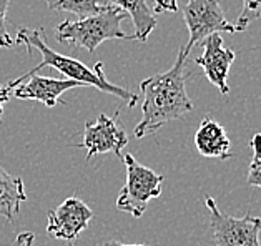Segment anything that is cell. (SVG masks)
Wrapping results in <instances>:
<instances>
[{
	"label": "cell",
	"instance_id": "1",
	"mask_svg": "<svg viewBox=\"0 0 261 246\" xmlns=\"http://www.w3.org/2000/svg\"><path fill=\"white\" fill-rule=\"evenodd\" d=\"M190 55L187 47H181L173 67L163 73L151 75L142 80V120L135 127V138L156 133L163 125L181 118L193 110V103L187 93V72L185 62Z\"/></svg>",
	"mask_w": 261,
	"mask_h": 246
},
{
	"label": "cell",
	"instance_id": "2",
	"mask_svg": "<svg viewBox=\"0 0 261 246\" xmlns=\"http://www.w3.org/2000/svg\"><path fill=\"white\" fill-rule=\"evenodd\" d=\"M15 43H20V45L27 48L29 55H32V50L37 48L42 55V62L39 65H35L32 70L25 72L22 77H18L14 81H9L7 87L12 88V90L20 84H23L25 78H29L32 75H35L39 70H42L43 67H54L55 70H59L62 75H65L68 80L77 81V84H80L82 87H87V85L97 87L101 92L110 93L113 97L125 100L130 108H133V106L138 103L137 93H133L130 90H126V88L118 87L107 80L105 72H103V64H101V62L95 64L93 70H92L90 67L82 64L80 60L72 59V57H67V55H62L59 52H55L54 48H50L47 45V37H45V30H43V27H39V29L20 27L17 30Z\"/></svg>",
	"mask_w": 261,
	"mask_h": 246
},
{
	"label": "cell",
	"instance_id": "3",
	"mask_svg": "<svg viewBox=\"0 0 261 246\" xmlns=\"http://www.w3.org/2000/svg\"><path fill=\"white\" fill-rule=\"evenodd\" d=\"M125 17L123 10L108 4L95 15L79 18L75 22L63 20L55 30V39L72 48H85L90 53L105 40H135V37L126 35L120 27Z\"/></svg>",
	"mask_w": 261,
	"mask_h": 246
},
{
	"label": "cell",
	"instance_id": "4",
	"mask_svg": "<svg viewBox=\"0 0 261 246\" xmlns=\"http://www.w3.org/2000/svg\"><path fill=\"white\" fill-rule=\"evenodd\" d=\"M122 160L126 167V183L117 198V208L133 218H140L148 208V201L162 195L165 176L143 167L130 153Z\"/></svg>",
	"mask_w": 261,
	"mask_h": 246
},
{
	"label": "cell",
	"instance_id": "5",
	"mask_svg": "<svg viewBox=\"0 0 261 246\" xmlns=\"http://www.w3.org/2000/svg\"><path fill=\"white\" fill-rule=\"evenodd\" d=\"M205 203L210 210V226L215 246H261V218L251 214L240 218L223 214L212 197H206Z\"/></svg>",
	"mask_w": 261,
	"mask_h": 246
},
{
	"label": "cell",
	"instance_id": "6",
	"mask_svg": "<svg viewBox=\"0 0 261 246\" xmlns=\"http://www.w3.org/2000/svg\"><path fill=\"white\" fill-rule=\"evenodd\" d=\"M183 18L190 32L188 43L185 45L188 50H192L208 35L238 32L237 25L228 22L220 0H185Z\"/></svg>",
	"mask_w": 261,
	"mask_h": 246
},
{
	"label": "cell",
	"instance_id": "7",
	"mask_svg": "<svg viewBox=\"0 0 261 246\" xmlns=\"http://www.w3.org/2000/svg\"><path fill=\"white\" fill-rule=\"evenodd\" d=\"M118 115L120 110L117 108L113 117L100 115L97 122H87L84 142L77 145V148L87 150V161H90L92 156L97 153H113L117 158H123L122 150L128 145V136L120 127Z\"/></svg>",
	"mask_w": 261,
	"mask_h": 246
},
{
	"label": "cell",
	"instance_id": "8",
	"mask_svg": "<svg viewBox=\"0 0 261 246\" xmlns=\"http://www.w3.org/2000/svg\"><path fill=\"white\" fill-rule=\"evenodd\" d=\"M201 45L203 52L198 59H195V64L203 68L210 84H213L221 95L226 97L230 93L228 73H230V68L237 53L231 48L223 47V39L220 34L208 35L206 39L201 40Z\"/></svg>",
	"mask_w": 261,
	"mask_h": 246
},
{
	"label": "cell",
	"instance_id": "9",
	"mask_svg": "<svg viewBox=\"0 0 261 246\" xmlns=\"http://www.w3.org/2000/svg\"><path fill=\"white\" fill-rule=\"evenodd\" d=\"M47 216H48V225H47L48 235H52L57 239L72 241L82 231L87 230L93 213L80 198L70 197L59 208L48 211Z\"/></svg>",
	"mask_w": 261,
	"mask_h": 246
},
{
	"label": "cell",
	"instance_id": "10",
	"mask_svg": "<svg viewBox=\"0 0 261 246\" xmlns=\"http://www.w3.org/2000/svg\"><path fill=\"white\" fill-rule=\"evenodd\" d=\"M73 87H82L73 80H59L52 77H42V75H32L27 84H20L14 92L18 100H37L48 108H54L57 103L67 105L60 98L63 93Z\"/></svg>",
	"mask_w": 261,
	"mask_h": 246
},
{
	"label": "cell",
	"instance_id": "11",
	"mask_svg": "<svg viewBox=\"0 0 261 246\" xmlns=\"http://www.w3.org/2000/svg\"><path fill=\"white\" fill-rule=\"evenodd\" d=\"M195 147L198 153L206 158L228 160L231 158V142L223 125L205 117L195 133Z\"/></svg>",
	"mask_w": 261,
	"mask_h": 246
},
{
	"label": "cell",
	"instance_id": "12",
	"mask_svg": "<svg viewBox=\"0 0 261 246\" xmlns=\"http://www.w3.org/2000/svg\"><path fill=\"white\" fill-rule=\"evenodd\" d=\"M25 201H27V193L22 178L10 175L7 170L0 167V216L14 223Z\"/></svg>",
	"mask_w": 261,
	"mask_h": 246
},
{
	"label": "cell",
	"instance_id": "13",
	"mask_svg": "<svg viewBox=\"0 0 261 246\" xmlns=\"http://www.w3.org/2000/svg\"><path fill=\"white\" fill-rule=\"evenodd\" d=\"M110 4L132 17L133 27H135V34H133L135 40L146 42L156 27V17L148 4L145 0H110Z\"/></svg>",
	"mask_w": 261,
	"mask_h": 246
},
{
	"label": "cell",
	"instance_id": "14",
	"mask_svg": "<svg viewBox=\"0 0 261 246\" xmlns=\"http://www.w3.org/2000/svg\"><path fill=\"white\" fill-rule=\"evenodd\" d=\"M47 7L57 12H70L79 18H85L98 14L110 4V0H45Z\"/></svg>",
	"mask_w": 261,
	"mask_h": 246
},
{
	"label": "cell",
	"instance_id": "15",
	"mask_svg": "<svg viewBox=\"0 0 261 246\" xmlns=\"http://www.w3.org/2000/svg\"><path fill=\"white\" fill-rule=\"evenodd\" d=\"M250 148L253 151V158L248 170V185L261 188V133L253 135L250 140Z\"/></svg>",
	"mask_w": 261,
	"mask_h": 246
},
{
	"label": "cell",
	"instance_id": "16",
	"mask_svg": "<svg viewBox=\"0 0 261 246\" xmlns=\"http://www.w3.org/2000/svg\"><path fill=\"white\" fill-rule=\"evenodd\" d=\"M259 17H261V0H243V9L240 12L238 22L234 23L238 32L246 30L250 27V23Z\"/></svg>",
	"mask_w": 261,
	"mask_h": 246
},
{
	"label": "cell",
	"instance_id": "17",
	"mask_svg": "<svg viewBox=\"0 0 261 246\" xmlns=\"http://www.w3.org/2000/svg\"><path fill=\"white\" fill-rule=\"evenodd\" d=\"M10 0H0V47L10 48L15 45V40L12 39L7 27V10Z\"/></svg>",
	"mask_w": 261,
	"mask_h": 246
},
{
	"label": "cell",
	"instance_id": "18",
	"mask_svg": "<svg viewBox=\"0 0 261 246\" xmlns=\"http://www.w3.org/2000/svg\"><path fill=\"white\" fill-rule=\"evenodd\" d=\"M155 2V9L153 14H165V12H176L178 10V4L176 0H153Z\"/></svg>",
	"mask_w": 261,
	"mask_h": 246
},
{
	"label": "cell",
	"instance_id": "19",
	"mask_svg": "<svg viewBox=\"0 0 261 246\" xmlns=\"http://www.w3.org/2000/svg\"><path fill=\"white\" fill-rule=\"evenodd\" d=\"M12 95V88L9 87H2L0 85V123H2V112H4V105L10 100Z\"/></svg>",
	"mask_w": 261,
	"mask_h": 246
},
{
	"label": "cell",
	"instance_id": "20",
	"mask_svg": "<svg viewBox=\"0 0 261 246\" xmlns=\"http://www.w3.org/2000/svg\"><path fill=\"white\" fill-rule=\"evenodd\" d=\"M34 239H35V235L34 233H20V235L17 236V244L18 246H32L34 244Z\"/></svg>",
	"mask_w": 261,
	"mask_h": 246
},
{
	"label": "cell",
	"instance_id": "21",
	"mask_svg": "<svg viewBox=\"0 0 261 246\" xmlns=\"http://www.w3.org/2000/svg\"><path fill=\"white\" fill-rule=\"evenodd\" d=\"M72 246V244H70ZM100 246H146V244H125V243H120V241H107Z\"/></svg>",
	"mask_w": 261,
	"mask_h": 246
}]
</instances>
